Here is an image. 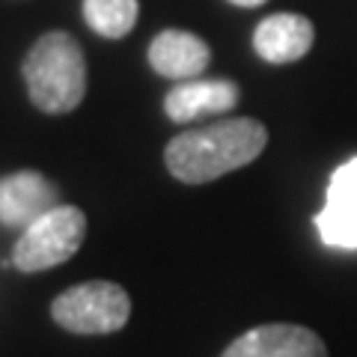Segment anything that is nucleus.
<instances>
[{"label":"nucleus","mask_w":357,"mask_h":357,"mask_svg":"<svg viewBox=\"0 0 357 357\" xmlns=\"http://www.w3.org/2000/svg\"><path fill=\"white\" fill-rule=\"evenodd\" d=\"M220 357H328L325 340L304 325H259L232 340Z\"/></svg>","instance_id":"39448f33"},{"label":"nucleus","mask_w":357,"mask_h":357,"mask_svg":"<svg viewBox=\"0 0 357 357\" xmlns=\"http://www.w3.org/2000/svg\"><path fill=\"white\" fill-rule=\"evenodd\" d=\"M268 143V128L253 116L223 119L215 126L182 131L164 149V164L178 182L206 185L241 170L262 155Z\"/></svg>","instance_id":"f257e3e1"},{"label":"nucleus","mask_w":357,"mask_h":357,"mask_svg":"<svg viewBox=\"0 0 357 357\" xmlns=\"http://www.w3.org/2000/svg\"><path fill=\"white\" fill-rule=\"evenodd\" d=\"M24 84L30 102L42 114H69L86 96V60L75 36L51 30L24 57Z\"/></svg>","instance_id":"f03ea898"},{"label":"nucleus","mask_w":357,"mask_h":357,"mask_svg":"<svg viewBox=\"0 0 357 357\" xmlns=\"http://www.w3.org/2000/svg\"><path fill=\"white\" fill-rule=\"evenodd\" d=\"M229 3H236V6H262L265 0H229Z\"/></svg>","instance_id":"f8f14e48"},{"label":"nucleus","mask_w":357,"mask_h":357,"mask_svg":"<svg viewBox=\"0 0 357 357\" xmlns=\"http://www.w3.org/2000/svg\"><path fill=\"white\" fill-rule=\"evenodd\" d=\"M51 316L69 333L102 337V333H116L119 328H126L131 316V298L119 283L89 280L54 298Z\"/></svg>","instance_id":"20e7f679"},{"label":"nucleus","mask_w":357,"mask_h":357,"mask_svg":"<svg viewBox=\"0 0 357 357\" xmlns=\"http://www.w3.org/2000/svg\"><path fill=\"white\" fill-rule=\"evenodd\" d=\"M57 206V188L36 170H18L0 178V223L27 229Z\"/></svg>","instance_id":"0eeeda50"},{"label":"nucleus","mask_w":357,"mask_h":357,"mask_svg":"<svg viewBox=\"0 0 357 357\" xmlns=\"http://www.w3.org/2000/svg\"><path fill=\"white\" fill-rule=\"evenodd\" d=\"M316 39L312 21L295 13H277L259 21V27L253 33V48L265 63L283 66L307 57Z\"/></svg>","instance_id":"6e6552de"},{"label":"nucleus","mask_w":357,"mask_h":357,"mask_svg":"<svg viewBox=\"0 0 357 357\" xmlns=\"http://www.w3.org/2000/svg\"><path fill=\"white\" fill-rule=\"evenodd\" d=\"M316 227L328 248L357 250V158H349L331 176L328 199L316 215Z\"/></svg>","instance_id":"423d86ee"},{"label":"nucleus","mask_w":357,"mask_h":357,"mask_svg":"<svg viewBox=\"0 0 357 357\" xmlns=\"http://www.w3.org/2000/svg\"><path fill=\"white\" fill-rule=\"evenodd\" d=\"M211 60V48L188 30H161L149 45V63L152 69L173 77V81H191L199 72H206Z\"/></svg>","instance_id":"1a4fd4ad"},{"label":"nucleus","mask_w":357,"mask_h":357,"mask_svg":"<svg viewBox=\"0 0 357 357\" xmlns=\"http://www.w3.org/2000/svg\"><path fill=\"white\" fill-rule=\"evenodd\" d=\"M238 105L232 81H178L164 98V114L173 122H191L211 114H229Z\"/></svg>","instance_id":"9d476101"},{"label":"nucleus","mask_w":357,"mask_h":357,"mask_svg":"<svg viewBox=\"0 0 357 357\" xmlns=\"http://www.w3.org/2000/svg\"><path fill=\"white\" fill-rule=\"evenodd\" d=\"M140 3L137 0H84V18L98 36L122 39L137 24Z\"/></svg>","instance_id":"9b49d317"},{"label":"nucleus","mask_w":357,"mask_h":357,"mask_svg":"<svg viewBox=\"0 0 357 357\" xmlns=\"http://www.w3.org/2000/svg\"><path fill=\"white\" fill-rule=\"evenodd\" d=\"M86 238V215L77 206H54L21 232L13 248V265L24 274L48 271L81 250Z\"/></svg>","instance_id":"7ed1b4c3"}]
</instances>
